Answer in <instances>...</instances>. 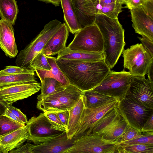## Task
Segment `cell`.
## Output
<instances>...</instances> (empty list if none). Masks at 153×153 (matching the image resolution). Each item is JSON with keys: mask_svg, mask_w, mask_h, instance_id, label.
<instances>
[{"mask_svg": "<svg viewBox=\"0 0 153 153\" xmlns=\"http://www.w3.org/2000/svg\"><path fill=\"white\" fill-rule=\"evenodd\" d=\"M34 144L27 143L18 148L9 152L10 153H33V147Z\"/></svg>", "mask_w": 153, "mask_h": 153, "instance_id": "b9f144b4", "label": "cell"}, {"mask_svg": "<svg viewBox=\"0 0 153 153\" xmlns=\"http://www.w3.org/2000/svg\"><path fill=\"white\" fill-rule=\"evenodd\" d=\"M132 26L136 33L153 42V18L148 15L142 6L130 10Z\"/></svg>", "mask_w": 153, "mask_h": 153, "instance_id": "4fadbf2b", "label": "cell"}, {"mask_svg": "<svg viewBox=\"0 0 153 153\" xmlns=\"http://www.w3.org/2000/svg\"><path fill=\"white\" fill-rule=\"evenodd\" d=\"M138 38L152 57H153V42L144 36Z\"/></svg>", "mask_w": 153, "mask_h": 153, "instance_id": "60d3db41", "label": "cell"}, {"mask_svg": "<svg viewBox=\"0 0 153 153\" xmlns=\"http://www.w3.org/2000/svg\"><path fill=\"white\" fill-rule=\"evenodd\" d=\"M69 49L89 52L103 53V41L101 33L94 23L82 28L75 33Z\"/></svg>", "mask_w": 153, "mask_h": 153, "instance_id": "277c9868", "label": "cell"}, {"mask_svg": "<svg viewBox=\"0 0 153 153\" xmlns=\"http://www.w3.org/2000/svg\"><path fill=\"white\" fill-rule=\"evenodd\" d=\"M82 95V91L69 84L65 86L62 90L51 95L56 98L69 110L76 103Z\"/></svg>", "mask_w": 153, "mask_h": 153, "instance_id": "ffe728a7", "label": "cell"}, {"mask_svg": "<svg viewBox=\"0 0 153 153\" xmlns=\"http://www.w3.org/2000/svg\"><path fill=\"white\" fill-rule=\"evenodd\" d=\"M117 144L120 146L140 144H153V134H146L140 137L124 141Z\"/></svg>", "mask_w": 153, "mask_h": 153, "instance_id": "d590c367", "label": "cell"}, {"mask_svg": "<svg viewBox=\"0 0 153 153\" xmlns=\"http://www.w3.org/2000/svg\"><path fill=\"white\" fill-rule=\"evenodd\" d=\"M142 7L146 13L153 18V0H144Z\"/></svg>", "mask_w": 153, "mask_h": 153, "instance_id": "7bdbcfd3", "label": "cell"}, {"mask_svg": "<svg viewBox=\"0 0 153 153\" xmlns=\"http://www.w3.org/2000/svg\"><path fill=\"white\" fill-rule=\"evenodd\" d=\"M3 114L17 123L25 124L11 112L7 108Z\"/></svg>", "mask_w": 153, "mask_h": 153, "instance_id": "bcb514c9", "label": "cell"}, {"mask_svg": "<svg viewBox=\"0 0 153 153\" xmlns=\"http://www.w3.org/2000/svg\"><path fill=\"white\" fill-rule=\"evenodd\" d=\"M48 120L52 129L61 131L66 132V127L62 123L56 112H43Z\"/></svg>", "mask_w": 153, "mask_h": 153, "instance_id": "e575fe53", "label": "cell"}, {"mask_svg": "<svg viewBox=\"0 0 153 153\" xmlns=\"http://www.w3.org/2000/svg\"><path fill=\"white\" fill-rule=\"evenodd\" d=\"M104 59L103 53L73 51L68 48L67 47L64 50L58 54L56 58L57 60H70L83 61H96Z\"/></svg>", "mask_w": 153, "mask_h": 153, "instance_id": "603a6c76", "label": "cell"}, {"mask_svg": "<svg viewBox=\"0 0 153 153\" xmlns=\"http://www.w3.org/2000/svg\"><path fill=\"white\" fill-rule=\"evenodd\" d=\"M122 117L117 107L114 108L96 123L91 134L98 135L102 134L109 129Z\"/></svg>", "mask_w": 153, "mask_h": 153, "instance_id": "d4e9b609", "label": "cell"}, {"mask_svg": "<svg viewBox=\"0 0 153 153\" xmlns=\"http://www.w3.org/2000/svg\"><path fill=\"white\" fill-rule=\"evenodd\" d=\"M64 20L69 31L74 34L82 28L79 23L72 0H60Z\"/></svg>", "mask_w": 153, "mask_h": 153, "instance_id": "7402d4cb", "label": "cell"}, {"mask_svg": "<svg viewBox=\"0 0 153 153\" xmlns=\"http://www.w3.org/2000/svg\"><path fill=\"white\" fill-rule=\"evenodd\" d=\"M7 105L0 101V115L3 114L7 108Z\"/></svg>", "mask_w": 153, "mask_h": 153, "instance_id": "681fc988", "label": "cell"}, {"mask_svg": "<svg viewBox=\"0 0 153 153\" xmlns=\"http://www.w3.org/2000/svg\"><path fill=\"white\" fill-rule=\"evenodd\" d=\"M145 134L129 126L127 130L117 140L115 143L118 144L124 141L134 139L142 137Z\"/></svg>", "mask_w": 153, "mask_h": 153, "instance_id": "8d00e7d4", "label": "cell"}, {"mask_svg": "<svg viewBox=\"0 0 153 153\" xmlns=\"http://www.w3.org/2000/svg\"><path fill=\"white\" fill-rule=\"evenodd\" d=\"M56 62L68 81L82 92L99 85L111 69L104 60L83 61L57 60Z\"/></svg>", "mask_w": 153, "mask_h": 153, "instance_id": "6da1fadb", "label": "cell"}, {"mask_svg": "<svg viewBox=\"0 0 153 153\" xmlns=\"http://www.w3.org/2000/svg\"><path fill=\"white\" fill-rule=\"evenodd\" d=\"M119 145L93 134L74 139L73 145L63 153H118Z\"/></svg>", "mask_w": 153, "mask_h": 153, "instance_id": "8992f818", "label": "cell"}, {"mask_svg": "<svg viewBox=\"0 0 153 153\" xmlns=\"http://www.w3.org/2000/svg\"><path fill=\"white\" fill-rule=\"evenodd\" d=\"M39 1L44 2L46 3L52 4L55 6L59 5L60 3V0H37Z\"/></svg>", "mask_w": 153, "mask_h": 153, "instance_id": "c3c4849f", "label": "cell"}, {"mask_svg": "<svg viewBox=\"0 0 153 153\" xmlns=\"http://www.w3.org/2000/svg\"><path fill=\"white\" fill-rule=\"evenodd\" d=\"M94 23L99 28L103 41L104 61L110 69L117 63L126 43L124 30L118 18L96 15Z\"/></svg>", "mask_w": 153, "mask_h": 153, "instance_id": "7a4b0ae2", "label": "cell"}, {"mask_svg": "<svg viewBox=\"0 0 153 153\" xmlns=\"http://www.w3.org/2000/svg\"><path fill=\"white\" fill-rule=\"evenodd\" d=\"M117 107L128 126L141 133L143 125L153 113V109L139 104L127 94L119 101Z\"/></svg>", "mask_w": 153, "mask_h": 153, "instance_id": "5b68a950", "label": "cell"}, {"mask_svg": "<svg viewBox=\"0 0 153 153\" xmlns=\"http://www.w3.org/2000/svg\"><path fill=\"white\" fill-rule=\"evenodd\" d=\"M41 82V93L37 97L38 100L60 91L65 87L58 80L52 77L45 78Z\"/></svg>", "mask_w": 153, "mask_h": 153, "instance_id": "f1b7e54d", "label": "cell"}, {"mask_svg": "<svg viewBox=\"0 0 153 153\" xmlns=\"http://www.w3.org/2000/svg\"><path fill=\"white\" fill-rule=\"evenodd\" d=\"M74 139H68L66 132L48 141L39 144H34L33 153H63L73 144Z\"/></svg>", "mask_w": 153, "mask_h": 153, "instance_id": "5bb4252c", "label": "cell"}, {"mask_svg": "<svg viewBox=\"0 0 153 153\" xmlns=\"http://www.w3.org/2000/svg\"><path fill=\"white\" fill-rule=\"evenodd\" d=\"M41 85L37 81L16 84L0 88V101L11 105L38 92Z\"/></svg>", "mask_w": 153, "mask_h": 153, "instance_id": "8fae6325", "label": "cell"}, {"mask_svg": "<svg viewBox=\"0 0 153 153\" xmlns=\"http://www.w3.org/2000/svg\"><path fill=\"white\" fill-rule=\"evenodd\" d=\"M25 125L17 123L7 116L0 115V137Z\"/></svg>", "mask_w": 153, "mask_h": 153, "instance_id": "1f68e13d", "label": "cell"}, {"mask_svg": "<svg viewBox=\"0 0 153 153\" xmlns=\"http://www.w3.org/2000/svg\"><path fill=\"white\" fill-rule=\"evenodd\" d=\"M28 68L34 70L38 68L49 70L51 68V66L47 59L46 55L41 51L33 59Z\"/></svg>", "mask_w": 153, "mask_h": 153, "instance_id": "836d02e7", "label": "cell"}, {"mask_svg": "<svg viewBox=\"0 0 153 153\" xmlns=\"http://www.w3.org/2000/svg\"><path fill=\"white\" fill-rule=\"evenodd\" d=\"M7 108L24 124L27 123L28 120L27 116L20 109L11 105H7Z\"/></svg>", "mask_w": 153, "mask_h": 153, "instance_id": "f35d334b", "label": "cell"}, {"mask_svg": "<svg viewBox=\"0 0 153 153\" xmlns=\"http://www.w3.org/2000/svg\"><path fill=\"white\" fill-rule=\"evenodd\" d=\"M56 113L62 123L66 127L69 114L68 110H67Z\"/></svg>", "mask_w": 153, "mask_h": 153, "instance_id": "ee69618b", "label": "cell"}, {"mask_svg": "<svg viewBox=\"0 0 153 153\" xmlns=\"http://www.w3.org/2000/svg\"><path fill=\"white\" fill-rule=\"evenodd\" d=\"M124 68L129 70L132 76H144L150 65L152 57L142 43L131 46L123 52Z\"/></svg>", "mask_w": 153, "mask_h": 153, "instance_id": "ba28073f", "label": "cell"}, {"mask_svg": "<svg viewBox=\"0 0 153 153\" xmlns=\"http://www.w3.org/2000/svg\"><path fill=\"white\" fill-rule=\"evenodd\" d=\"M7 153L8 152L3 147L0 145V153Z\"/></svg>", "mask_w": 153, "mask_h": 153, "instance_id": "816d5d0a", "label": "cell"}, {"mask_svg": "<svg viewBox=\"0 0 153 153\" xmlns=\"http://www.w3.org/2000/svg\"><path fill=\"white\" fill-rule=\"evenodd\" d=\"M144 0H129L126 6L131 10L140 6H142L143 2Z\"/></svg>", "mask_w": 153, "mask_h": 153, "instance_id": "f6af8a7d", "label": "cell"}, {"mask_svg": "<svg viewBox=\"0 0 153 153\" xmlns=\"http://www.w3.org/2000/svg\"><path fill=\"white\" fill-rule=\"evenodd\" d=\"M85 99V107L92 108L98 107L114 98L100 93L92 89L82 92Z\"/></svg>", "mask_w": 153, "mask_h": 153, "instance_id": "f546056e", "label": "cell"}, {"mask_svg": "<svg viewBox=\"0 0 153 153\" xmlns=\"http://www.w3.org/2000/svg\"><path fill=\"white\" fill-rule=\"evenodd\" d=\"M36 108L43 112H57L68 110L56 98L51 95L46 96L40 100H38Z\"/></svg>", "mask_w": 153, "mask_h": 153, "instance_id": "83f0119b", "label": "cell"}, {"mask_svg": "<svg viewBox=\"0 0 153 153\" xmlns=\"http://www.w3.org/2000/svg\"><path fill=\"white\" fill-rule=\"evenodd\" d=\"M82 27L94 23L96 11L92 0H72Z\"/></svg>", "mask_w": 153, "mask_h": 153, "instance_id": "ac0fdd59", "label": "cell"}, {"mask_svg": "<svg viewBox=\"0 0 153 153\" xmlns=\"http://www.w3.org/2000/svg\"><path fill=\"white\" fill-rule=\"evenodd\" d=\"M47 59L51 66L49 70L36 68L34 69L37 76L42 82L45 78L52 77L59 81L63 86H65L69 83L58 66L56 61V58L46 55Z\"/></svg>", "mask_w": 153, "mask_h": 153, "instance_id": "44dd1931", "label": "cell"}, {"mask_svg": "<svg viewBox=\"0 0 153 153\" xmlns=\"http://www.w3.org/2000/svg\"><path fill=\"white\" fill-rule=\"evenodd\" d=\"M18 12L16 0H0V17L1 19L14 25Z\"/></svg>", "mask_w": 153, "mask_h": 153, "instance_id": "4316f807", "label": "cell"}, {"mask_svg": "<svg viewBox=\"0 0 153 153\" xmlns=\"http://www.w3.org/2000/svg\"><path fill=\"white\" fill-rule=\"evenodd\" d=\"M85 107V99L83 94L76 103L69 111L66 133L68 139L72 140L77 131Z\"/></svg>", "mask_w": 153, "mask_h": 153, "instance_id": "e0dca14e", "label": "cell"}, {"mask_svg": "<svg viewBox=\"0 0 153 153\" xmlns=\"http://www.w3.org/2000/svg\"><path fill=\"white\" fill-rule=\"evenodd\" d=\"M126 94L139 104L153 109V83L144 76H131Z\"/></svg>", "mask_w": 153, "mask_h": 153, "instance_id": "7c38bea8", "label": "cell"}, {"mask_svg": "<svg viewBox=\"0 0 153 153\" xmlns=\"http://www.w3.org/2000/svg\"><path fill=\"white\" fill-rule=\"evenodd\" d=\"M26 125L29 134L28 140L34 144L43 143L63 132L51 128L44 113H41L38 116L31 117Z\"/></svg>", "mask_w": 153, "mask_h": 153, "instance_id": "30bf717a", "label": "cell"}, {"mask_svg": "<svg viewBox=\"0 0 153 153\" xmlns=\"http://www.w3.org/2000/svg\"><path fill=\"white\" fill-rule=\"evenodd\" d=\"M62 24L61 22L56 19L51 21L46 24L40 33L24 49L20 51L16 60V65L28 68L33 59L42 51Z\"/></svg>", "mask_w": 153, "mask_h": 153, "instance_id": "3957f363", "label": "cell"}, {"mask_svg": "<svg viewBox=\"0 0 153 153\" xmlns=\"http://www.w3.org/2000/svg\"><path fill=\"white\" fill-rule=\"evenodd\" d=\"M118 99L114 98L94 108H85L79 129L73 137L75 139L91 133L96 123L109 111L117 106Z\"/></svg>", "mask_w": 153, "mask_h": 153, "instance_id": "9c48e42d", "label": "cell"}, {"mask_svg": "<svg viewBox=\"0 0 153 153\" xmlns=\"http://www.w3.org/2000/svg\"><path fill=\"white\" fill-rule=\"evenodd\" d=\"M96 15H103L113 18H118L122 12L121 4L117 0H92Z\"/></svg>", "mask_w": 153, "mask_h": 153, "instance_id": "cb8c5ba5", "label": "cell"}, {"mask_svg": "<svg viewBox=\"0 0 153 153\" xmlns=\"http://www.w3.org/2000/svg\"><path fill=\"white\" fill-rule=\"evenodd\" d=\"M131 76L129 71L124 70L120 72L110 70L100 85L92 90L120 101L126 94L131 82Z\"/></svg>", "mask_w": 153, "mask_h": 153, "instance_id": "52a82bcc", "label": "cell"}, {"mask_svg": "<svg viewBox=\"0 0 153 153\" xmlns=\"http://www.w3.org/2000/svg\"><path fill=\"white\" fill-rule=\"evenodd\" d=\"M117 1L119 3L122 4H125L127 5L129 0H117Z\"/></svg>", "mask_w": 153, "mask_h": 153, "instance_id": "f907efd6", "label": "cell"}, {"mask_svg": "<svg viewBox=\"0 0 153 153\" xmlns=\"http://www.w3.org/2000/svg\"><path fill=\"white\" fill-rule=\"evenodd\" d=\"M69 32L67 26L63 23L50 38L42 52L46 56H51L58 54L64 50L67 47Z\"/></svg>", "mask_w": 153, "mask_h": 153, "instance_id": "2e32d148", "label": "cell"}, {"mask_svg": "<svg viewBox=\"0 0 153 153\" xmlns=\"http://www.w3.org/2000/svg\"><path fill=\"white\" fill-rule=\"evenodd\" d=\"M118 152L120 153H153V144L119 146Z\"/></svg>", "mask_w": 153, "mask_h": 153, "instance_id": "d6a6232c", "label": "cell"}, {"mask_svg": "<svg viewBox=\"0 0 153 153\" xmlns=\"http://www.w3.org/2000/svg\"><path fill=\"white\" fill-rule=\"evenodd\" d=\"M35 70L31 72L0 76V88L11 85L37 81Z\"/></svg>", "mask_w": 153, "mask_h": 153, "instance_id": "484cf974", "label": "cell"}, {"mask_svg": "<svg viewBox=\"0 0 153 153\" xmlns=\"http://www.w3.org/2000/svg\"><path fill=\"white\" fill-rule=\"evenodd\" d=\"M142 133L153 134V113L146 120L141 129Z\"/></svg>", "mask_w": 153, "mask_h": 153, "instance_id": "ab89813d", "label": "cell"}, {"mask_svg": "<svg viewBox=\"0 0 153 153\" xmlns=\"http://www.w3.org/2000/svg\"><path fill=\"white\" fill-rule=\"evenodd\" d=\"M29 134L26 125L0 137V145L8 152L19 148L28 140Z\"/></svg>", "mask_w": 153, "mask_h": 153, "instance_id": "d6986e66", "label": "cell"}, {"mask_svg": "<svg viewBox=\"0 0 153 153\" xmlns=\"http://www.w3.org/2000/svg\"><path fill=\"white\" fill-rule=\"evenodd\" d=\"M34 70L33 69L21 67L18 66H7L4 69L0 71V76L28 72Z\"/></svg>", "mask_w": 153, "mask_h": 153, "instance_id": "74e56055", "label": "cell"}, {"mask_svg": "<svg viewBox=\"0 0 153 153\" xmlns=\"http://www.w3.org/2000/svg\"><path fill=\"white\" fill-rule=\"evenodd\" d=\"M148 79L153 83V63L150 65L147 71Z\"/></svg>", "mask_w": 153, "mask_h": 153, "instance_id": "7dc6e473", "label": "cell"}, {"mask_svg": "<svg viewBox=\"0 0 153 153\" xmlns=\"http://www.w3.org/2000/svg\"><path fill=\"white\" fill-rule=\"evenodd\" d=\"M13 25L6 20H0V47L10 58H15L18 52Z\"/></svg>", "mask_w": 153, "mask_h": 153, "instance_id": "9a60e30c", "label": "cell"}, {"mask_svg": "<svg viewBox=\"0 0 153 153\" xmlns=\"http://www.w3.org/2000/svg\"><path fill=\"white\" fill-rule=\"evenodd\" d=\"M129 126L122 117L108 131L99 135L105 140L115 143L117 140L127 130Z\"/></svg>", "mask_w": 153, "mask_h": 153, "instance_id": "4dcf8cb0", "label": "cell"}]
</instances>
